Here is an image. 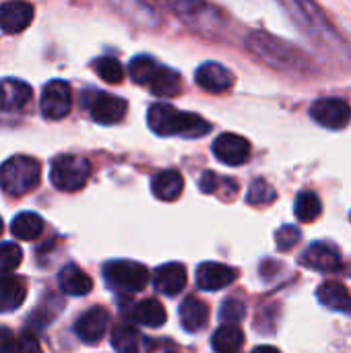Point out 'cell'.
I'll return each mask as SVG.
<instances>
[{"mask_svg": "<svg viewBox=\"0 0 351 353\" xmlns=\"http://www.w3.org/2000/svg\"><path fill=\"white\" fill-rule=\"evenodd\" d=\"M147 122L151 130L159 137H184L199 139L211 130V124L197 114L180 112L170 103H155L149 108Z\"/></svg>", "mask_w": 351, "mask_h": 353, "instance_id": "cell-1", "label": "cell"}, {"mask_svg": "<svg viewBox=\"0 0 351 353\" xmlns=\"http://www.w3.org/2000/svg\"><path fill=\"white\" fill-rule=\"evenodd\" d=\"M41 165L29 155H14L0 165V188L8 196H25L37 188Z\"/></svg>", "mask_w": 351, "mask_h": 353, "instance_id": "cell-2", "label": "cell"}, {"mask_svg": "<svg viewBox=\"0 0 351 353\" xmlns=\"http://www.w3.org/2000/svg\"><path fill=\"white\" fill-rule=\"evenodd\" d=\"M279 2L288 10L292 21L302 29V33L317 37L325 43L329 39H337L335 29L329 25V19L325 17V12L319 8L314 0H279Z\"/></svg>", "mask_w": 351, "mask_h": 353, "instance_id": "cell-3", "label": "cell"}, {"mask_svg": "<svg viewBox=\"0 0 351 353\" xmlns=\"http://www.w3.org/2000/svg\"><path fill=\"white\" fill-rule=\"evenodd\" d=\"M89 176H91V163H89V159H85L81 155L64 153L52 161L50 180L62 192L81 190L87 184Z\"/></svg>", "mask_w": 351, "mask_h": 353, "instance_id": "cell-4", "label": "cell"}, {"mask_svg": "<svg viewBox=\"0 0 351 353\" xmlns=\"http://www.w3.org/2000/svg\"><path fill=\"white\" fill-rule=\"evenodd\" d=\"M103 279L110 290L122 294L143 292L151 279L149 269L132 261H110L103 265Z\"/></svg>", "mask_w": 351, "mask_h": 353, "instance_id": "cell-5", "label": "cell"}, {"mask_svg": "<svg viewBox=\"0 0 351 353\" xmlns=\"http://www.w3.org/2000/svg\"><path fill=\"white\" fill-rule=\"evenodd\" d=\"M170 8L197 31H215L221 23V14L205 0H166Z\"/></svg>", "mask_w": 351, "mask_h": 353, "instance_id": "cell-6", "label": "cell"}, {"mask_svg": "<svg viewBox=\"0 0 351 353\" xmlns=\"http://www.w3.org/2000/svg\"><path fill=\"white\" fill-rule=\"evenodd\" d=\"M248 48L261 56L265 62H269L271 66H279V68H294L298 64H302V58L285 43H281L279 39H273L269 35L263 33H254L248 37Z\"/></svg>", "mask_w": 351, "mask_h": 353, "instance_id": "cell-7", "label": "cell"}, {"mask_svg": "<svg viewBox=\"0 0 351 353\" xmlns=\"http://www.w3.org/2000/svg\"><path fill=\"white\" fill-rule=\"evenodd\" d=\"M310 116L317 124L331 128V130H341L350 124L351 108L345 99L339 97H323L317 99L310 105Z\"/></svg>", "mask_w": 351, "mask_h": 353, "instance_id": "cell-8", "label": "cell"}, {"mask_svg": "<svg viewBox=\"0 0 351 353\" xmlns=\"http://www.w3.org/2000/svg\"><path fill=\"white\" fill-rule=\"evenodd\" d=\"M72 105L70 87L64 81H52L43 87L39 97V110L48 120H62Z\"/></svg>", "mask_w": 351, "mask_h": 353, "instance_id": "cell-9", "label": "cell"}, {"mask_svg": "<svg viewBox=\"0 0 351 353\" xmlns=\"http://www.w3.org/2000/svg\"><path fill=\"white\" fill-rule=\"evenodd\" d=\"M87 108H89L91 118L97 124L112 126V124H118L124 118L128 103L118 95L97 91V93H91V97L87 99Z\"/></svg>", "mask_w": 351, "mask_h": 353, "instance_id": "cell-10", "label": "cell"}, {"mask_svg": "<svg viewBox=\"0 0 351 353\" xmlns=\"http://www.w3.org/2000/svg\"><path fill=\"white\" fill-rule=\"evenodd\" d=\"M215 157L225 165H242L250 157V143L240 134H219L213 143Z\"/></svg>", "mask_w": 351, "mask_h": 353, "instance_id": "cell-11", "label": "cell"}, {"mask_svg": "<svg viewBox=\"0 0 351 353\" xmlns=\"http://www.w3.org/2000/svg\"><path fill=\"white\" fill-rule=\"evenodd\" d=\"M108 325H110L108 310L95 306V308L87 310V312H83L79 316V321L74 323V333L83 343L95 345V343H99L103 339V335L108 331Z\"/></svg>", "mask_w": 351, "mask_h": 353, "instance_id": "cell-12", "label": "cell"}, {"mask_svg": "<svg viewBox=\"0 0 351 353\" xmlns=\"http://www.w3.org/2000/svg\"><path fill=\"white\" fill-rule=\"evenodd\" d=\"M300 263L321 273H335L341 267V254L329 242H314L304 250Z\"/></svg>", "mask_w": 351, "mask_h": 353, "instance_id": "cell-13", "label": "cell"}, {"mask_svg": "<svg viewBox=\"0 0 351 353\" xmlns=\"http://www.w3.org/2000/svg\"><path fill=\"white\" fill-rule=\"evenodd\" d=\"M238 279V271L221 263H203L197 271V283L205 292H217L232 285Z\"/></svg>", "mask_w": 351, "mask_h": 353, "instance_id": "cell-14", "label": "cell"}, {"mask_svg": "<svg viewBox=\"0 0 351 353\" xmlns=\"http://www.w3.org/2000/svg\"><path fill=\"white\" fill-rule=\"evenodd\" d=\"M33 21V6L27 0H8L0 6V29L6 33H19Z\"/></svg>", "mask_w": 351, "mask_h": 353, "instance_id": "cell-15", "label": "cell"}, {"mask_svg": "<svg viewBox=\"0 0 351 353\" xmlns=\"http://www.w3.org/2000/svg\"><path fill=\"white\" fill-rule=\"evenodd\" d=\"M194 79H197V85L209 93H223L234 85V74L219 62H205L197 70Z\"/></svg>", "mask_w": 351, "mask_h": 353, "instance_id": "cell-16", "label": "cell"}, {"mask_svg": "<svg viewBox=\"0 0 351 353\" xmlns=\"http://www.w3.org/2000/svg\"><path fill=\"white\" fill-rule=\"evenodd\" d=\"M186 267L180 263H168L161 265L153 273V285L159 294L163 296H178L186 288Z\"/></svg>", "mask_w": 351, "mask_h": 353, "instance_id": "cell-17", "label": "cell"}, {"mask_svg": "<svg viewBox=\"0 0 351 353\" xmlns=\"http://www.w3.org/2000/svg\"><path fill=\"white\" fill-rule=\"evenodd\" d=\"M33 97V89L19 79H4L0 81V110L17 112L23 110Z\"/></svg>", "mask_w": 351, "mask_h": 353, "instance_id": "cell-18", "label": "cell"}, {"mask_svg": "<svg viewBox=\"0 0 351 353\" xmlns=\"http://www.w3.org/2000/svg\"><path fill=\"white\" fill-rule=\"evenodd\" d=\"M151 190L159 201H166V203L178 201L182 190H184V178L176 170H163V172L153 176Z\"/></svg>", "mask_w": 351, "mask_h": 353, "instance_id": "cell-19", "label": "cell"}, {"mask_svg": "<svg viewBox=\"0 0 351 353\" xmlns=\"http://www.w3.org/2000/svg\"><path fill=\"white\" fill-rule=\"evenodd\" d=\"M27 298V283L14 275H0V314L17 310Z\"/></svg>", "mask_w": 351, "mask_h": 353, "instance_id": "cell-20", "label": "cell"}, {"mask_svg": "<svg viewBox=\"0 0 351 353\" xmlns=\"http://www.w3.org/2000/svg\"><path fill=\"white\" fill-rule=\"evenodd\" d=\"M317 298L323 306H327L329 310L335 312H345L351 314V292L337 281H325L319 290H317Z\"/></svg>", "mask_w": 351, "mask_h": 353, "instance_id": "cell-21", "label": "cell"}, {"mask_svg": "<svg viewBox=\"0 0 351 353\" xmlns=\"http://www.w3.org/2000/svg\"><path fill=\"white\" fill-rule=\"evenodd\" d=\"M180 321L188 333H199L209 323V306L203 300L188 296L180 306Z\"/></svg>", "mask_w": 351, "mask_h": 353, "instance_id": "cell-22", "label": "cell"}, {"mask_svg": "<svg viewBox=\"0 0 351 353\" xmlns=\"http://www.w3.org/2000/svg\"><path fill=\"white\" fill-rule=\"evenodd\" d=\"M58 285L68 296H87L93 288V279L77 265H66L58 273Z\"/></svg>", "mask_w": 351, "mask_h": 353, "instance_id": "cell-23", "label": "cell"}, {"mask_svg": "<svg viewBox=\"0 0 351 353\" xmlns=\"http://www.w3.org/2000/svg\"><path fill=\"white\" fill-rule=\"evenodd\" d=\"M244 345V333L238 325H223L211 337V347L217 353H238Z\"/></svg>", "mask_w": 351, "mask_h": 353, "instance_id": "cell-24", "label": "cell"}, {"mask_svg": "<svg viewBox=\"0 0 351 353\" xmlns=\"http://www.w3.org/2000/svg\"><path fill=\"white\" fill-rule=\"evenodd\" d=\"M134 321L143 327H151V329H159L166 325L168 321V312L163 308L161 302L149 298V300H143L137 304L134 308Z\"/></svg>", "mask_w": 351, "mask_h": 353, "instance_id": "cell-25", "label": "cell"}, {"mask_svg": "<svg viewBox=\"0 0 351 353\" xmlns=\"http://www.w3.org/2000/svg\"><path fill=\"white\" fill-rule=\"evenodd\" d=\"M149 89L157 97H174L180 93V74L172 68L159 66L149 81Z\"/></svg>", "mask_w": 351, "mask_h": 353, "instance_id": "cell-26", "label": "cell"}, {"mask_svg": "<svg viewBox=\"0 0 351 353\" xmlns=\"http://www.w3.org/2000/svg\"><path fill=\"white\" fill-rule=\"evenodd\" d=\"M10 232L19 240H35L43 232V219L37 213H31V211L19 213L10 223Z\"/></svg>", "mask_w": 351, "mask_h": 353, "instance_id": "cell-27", "label": "cell"}, {"mask_svg": "<svg viewBox=\"0 0 351 353\" xmlns=\"http://www.w3.org/2000/svg\"><path fill=\"white\" fill-rule=\"evenodd\" d=\"M112 347L118 353H139L141 352V335L130 325H118L112 331Z\"/></svg>", "mask_w": 351, "mask_h": 353, "instance_id": "cell-28", "label": "cell"}, {"mask_svg": "<svg viewBox=\"0 0 351 353\" xmlns=\"http://www.w3.org/2000/svg\"><path fill=\"white\" fill-rule=\"evenodd\" d=\"M294 213L300 221H314L321 217L323 213V203L321 199L312 192V190H304L298 194L296 199V205H294Z\"/></svg>", "mask_w": 351, "mask_h": 353, "instance_id": "cell-29", "label": "cell"}, {"mask_svg": "<svg viewBox=\"0 0 351 353\" xmlns=\"http://www.w3.org/2000/svg\"><path fill=\"white\" fill-rule=\"evenodd\" d=\"M157 68H159V64L151 56H137L128 64V72H130L132 81L139 83V85H149V81H151V77L155 74Z\"/></svg>", "mask_w": 351, "mask_h": 353, "instance_id": "cell-30", "label": "cell"}, {"mask_svg": "<svg viewBox=\"0 0 351 353\" xmlns=\"http://www.w3.org/2000/svg\"><path fill=\"white\" fill-rule=\"evenodd\" d=\"M93 70L108 83H120L124 79V68L114 56H101L93 62Z\"/></svg>", "mask_w": 351, "mask_h": 353, "instance_id": "cell-31", "label": "cell"}, {"mask_svg": "<svg viewBox=\"0 0 351 353\" xmlns=\"http://www.w3.org/2000/svg\"><path fill=\"white\" fill-rule=\"evenodd\" d=\"M277 199V192L273 190V186L265 180H254L250 184V190H248V205H254V207H263V205H269Z\"/></svg>", "mask_w": 351, "mask_h": 353, "instance_id": "cell-32", "label": "cell"}, {"mask_svg": "<svg viewBox=\"0 0 351 353\" xmlns=\"http://www.w3.org/2000/svg\"><path fill=\"white\" fill-rule=\"evenodd\" d=\"M23 261V250L14 242L0 244V275H8Z\"/></svg>", "mask_w": 351, "mask_h": 353, "instance_id": "cell-33", "label": "cell"}, {"mask_svg": "<svg viewBox=\"0 0 351 353\" xmlns=\"http://www.w3.org/2000/svg\"><path fill=\"white\" fill-rule=\"evenodd\" d=\"M199 186H201V190H203L205 194H215V192H219L221 188H228V190H232V192H238V184H236L234 180H230V178H219V176L213 174V172H205V174L201 176V180H199Z\"/></svg>", "mask_w": 351, "mask_h": 353, "instance_id": "cell-34", "label": "cell"}, {"mask_svg": "<svg viewBox=\"0 0 351 353\" xmlns=\"http://www.w3.org/2000/svg\"><path fill=\"white\" fill-rule=\"evenodd\" d=\"M244 316H246V306H244V302H240V300H236V298L225 300L223 306H221V310H219V319H221L225 325H236V323H240Z\"/></svg>", "mask_w": 351, "mask_h": 353, "instance_id": "cell-35", "label": "cell"}, {"mask_svg": "<svg viewBox=\"0 0 351 353\" xmlns=\"http://www.w3.org/2000/svg\"><path fill=\"white\" fill-rule=\"evenodd\" d=\"M300 238H302V234L296 225H283L275 234V244L281 252H285V250H292L300 242Z\"/></svg>", "mask_w": 351, "mask_h": 353, "instance_id": "cell-36", "label": "cell"}, {"mask_svg": "<svg viewBox=\"0 0 351 353\" xmlns=\"http://www.w3.org/2000/svg\"><path fill=\"white\" fill-rule=\"evenodd\" d=\"M12 353H41V345L37 341V337L33 333H23L19 339H14V347Z\"/></svg>", "mask_w": 351, "mask_h": 353, "instance_id": "cell-37", "label": "cell"}, {"mask_svg": "<svg viewBox=\"0 0 351 353\" xmlns=\"http://www.w3.org/2000/svg\"><path fill=\"white\" fill-rule=\"evenodd\" d=\"M12 347H14V335L6 327H0V353H12Z\"/></svg>", "mask_w": 351, "mask_h": 353, "instance_id": "cell-38", "label": "cell"}, {"mask_svg": "<svg viewBox=\"0 0 351 353\" xmlns=\"http://www.w3.org/2000/svg\"><path fill=\"white\" fill-rule=\"evenodd\" d=\"M252 353H279V350H275L271 345H263V347H257Z\"/></svg>", "mask_w": 351, "mask_h": 353, "instance_id": "cell-39", "label": "cell"}, {"mask_svg": "<svg viewBox=\"0 0 351 353\" xmlns=\"http://www.w3.org/2000/svg\"><path fill=\"white\" fill-rule=\"evenodd\" d=\"M2 232H4V223H2V219H0V236H2Z\"/></svg>", "mask_w": 351, "mask_h": 353, "instance_id": "cell-40", "label": "cell"}]
</instances>
